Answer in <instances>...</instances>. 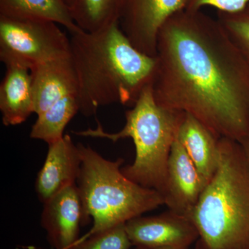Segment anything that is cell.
I'll list each match as a JSON object with an SVG mask.
<instances>
[{
  "instance_id": "obj_21",
  "label": "cell",
  "mask_w": 249,
  "mask_h": 249,
  "mask_svg": "<svg viewBox=\"0 0 249 249\" xmlns=\"http://www.w3.org/2000/svg\"><path fill=\"white\" fill-rule=\"evenodd\" d=\"M242 147L244 154H245L246 158L248 160L249 163V133L245 139H244L242 142H239Z\"/></svg>"
},
{
  "instance_id": "obj_1",
  "label": "cell",
  "mask_w": 249,
  "mask_h": 249,
  "mask_svg": "<svg viewBox=\"0 0 249 249\" xmlns=\"http://www.w3.org/2000/svg\"><path fill=\"white\" fill-rule=\"evenodd\" d=\"M152 87L161 107L182 111L217 138L240 142L249 133V65L217 19L184 9L157 39Z\"/></svg>"
},
{
  "instance_id": "obj_14",
  "label": "cell",
  "mask_w": 249,
  "mask_h": 249,
  "mask_svg": "<svg viewBox=\"0 0 249 249\" xmlns=\"http://www.w3.org/2000/svg\"><path fill=\"white\" fill-rule=\"evenodd\" d=\"M178 139L208 185L219 163V138L190 114H185Z\"/></svg>"
},
{
  "instance_id": "obj_18",
  "label": "cell",
  "mask_w": 249,
  "mask_h": 249,
  "mask_svg": "<svg viewBox=\"0 0 249 249\" xmlns=\"http://www.w3.org/2000/svg\"><path fill=\"white\" fill-rule=\"evenodd\" d=\"M132 246L125 224H122L92 235H85L70 249H131Z\"/></svg>"
},
{
  "instance_id": "obj_10",
  "label": "cell",
  "mask_w": 249,
  "mask_h": 249,
  "mask_svg": "<svg viewBox=\"0 0 249 249\" xmlns=\"http://www.w3.org/2000/svg\"><path fill=\"white\" fill-rule=\"evenodd\" d=\"M87 224L77 185L68 187L44 204L41 225L55 249H70L79 240L80 226Z\"/></svg>"
},
{
  "instance_id": "obj_7",
  "label": "cell",
  "mask_w": 249,
  "mask_h": 249,
  "mask_svg": "<svg viewBox=\"0 0 249 249\" xmlns=\"http://www.w3.org/2000/svg\"><path fill=\"white\" fill-rule=\"evenodd\" d=\"M185 8L186 0H125L119 23L136 48L156 56L160 29L171 16Z\"/></svg>"
},
{
  "instance_id": "obj_16",
  "label": "cell",
  "mask_w": 249,
  "mask_h": 249,
  "mask_svg": "<svg viewBox=\"0 0 249 249\" xmlns=\"http://www.w3.org/2000/svg\"><path fill=\"white\" fill-rule=\"evenodd\" d=\"M77 91L68 93L52 107L37 116L30 137L43 141L48 145L61 140L67 124L79 112Z\"/></svg>"
},
{
  "instance_id": "obj_13",
  "label": "cell",
  "mask_w": 249,
  "mask_h": 249,
  "mask_svg": "<svg viewBox=\"0 0 249 249\" xmlns=\"http://www.w3.org/2000/svg\"><path fill=\"white\" fill-rule=\"evenodd\" d=\"M6 71L0 85V111L5 126L25 122L34 113L32 76L27 67L6 65Z\"/></svg>"
},
{
  "instance_id": "obj_20",
  "label": "cell",
  "mask_w": 249,
  "mask_h": 249,
  "mask_svg": "<svg viewBox=\"0 0 249 249\" xmlns=\"http://www.w3.org/2000/svg\"><path fill=\"white\" fill-rule=\"evenodd\" d=\"M248 6L249 0H186L185 9L199 11L204 6H211L220 12L233 14L243 11Z\"/></svg>"
},
{
  "instance_id": "obj_4",
  "label": "cell",
  "mask_w": 249,
  "mask_h": 249,
  "mask_svg": "<svg viewBox=\"0 0 249 249\" xmlns=\"http://www.w3.org/2000/svg\"><path fill=\"white\" fill-rule=\"evenodd\" d=\"M185 114L160 106L154 96L151 84L142 91L134 106L126 111L125 124L119 132H106L98 123L96 129L73 133L82 137L107 139L113 142L132 139L135 146V159L132 164L122 167L121 171L131 181L162 195L170 153Z\"/></svg>"
},
{
  "instance_id": "obj_5",
  "label": "cell",
  "mask_w": 249,
  "mask_h": 249,
  "mask_svg": "<svg viewBox=\"0 0 249 249\" xmlns=\"http://www.w3.org/2000/svg\"><path fill=\"white\" fill-rule=\"evenodd\" d=\"M82 165L77 187L85 219L93 221L87 235L125 224L165 204L160 192L131 181L121 171L124 160H107L91 147L78 144Z\"/></svg>"
},
{
  "instance_id": "obj_8",
  "label": "cell",
  "mask_w": 249,
  "mask_h": 249,
  "mask_svg": "<svg viewBox=\"0 0 249 249\" xmlns=\"http://www.w3.org/2000/svg\"><path fill=\"white\" fill-rule=\"evenodd\" d=\"M125 229L134 247L189 249L199 238L189 218L169 209L157 215L133 218L125 223Z\"/></svg>"
},
{
  "instance_id": "obj_2",
  "label": "cell",
  "mask_w": 249,
  "mask_h": 249,
  "mask_svg": "<svg viewBox=\"0 0 249 249\" xmlns=\"http://www.w3.org/2000/svg\"><path fill=\"white\" fill-rule=\"evenodd\" d=\"M70 57L79 112L88 117L113 103L134 106L152 84L157 67V56L136 48L119 22L96 32L82 31L71 35Z\"/></svg>"
},
{
  "instance_id": "obj_19",
  "label": "cell",
  "mask_w": 249,
  "mask_h": 249,
  "mask_svg": "<svg viewBox=\"0 0 249 249\" xmlns=\"http://www.w3.org/2000/svg\"><path fill=\"white\" fill-rule=\"evenodd\" d=\"M217 19L249 65V6L233 14L217 11Z\"/></svg>"
},
{
  "instance_id": "obj_9",
  "label": "cell",
  "mask_w": 249,
  "mask_h": 249,
  "mask_svg": "<svg viewBox=\"0 0 249 249\" xmlns=\"http://www.w3.org/2000/svg\"><path fill=\"white\" fill-rule=\"evenodd\" d=\"M206 186L177 138L170 153L166 182L162 193L165 206L190 219Z\"/></svg>"
},
{
  "instance_id": "obj_22",
  "label": "cell",
  "mask_w": 249,
  "mask_h": 249,
  "mask_svg": "<svg viewBox=\"0 0 249 249\" xmlns=\"http://www.w3.org/2000/svg\"><path fill=\"white\" fill-rule=\"evenodd\" d=\"M134 249H189L181 248H173V247H135Z\"/></svg>"
},
{
  "instance_id": "obj_17",
  "label": "cell",
  "mask_w": 249,
  "mask_h": 249,
  "mask_svg": "<svg viewBox=\"0 0 249 249\" xmlns=\"http://www.w3.org/2000/svg\"><path fill=\"white\" fill-rule=\"evenodd\" d=\"M125 0H75L70 7L75 22L93 33L120 22Z\"/></svg>"
},
{
  "instance_id": "obj_6",
  "label": "cell",
  "mask_w": 249,
  "mask_h": 249,
  "mask_svg": "<svg viewBox=\"0 0 249 249\" xmlns=\"http://www.w3.org/2000/svg\"><path fill=\"white\" fill-rule=\"evenodd\" d=\"M70 55V38L56 23L0 16V60L31 70Z\"/></svg>"
},
{
  "instance_id": "obj_15",
  "label": "cell",
  "mask_w": 249,
  "mask_h": 249,
  "mask_svg": "<svg viewBox=\"0 0 249 249\" xmlns=\"http://www.w3.org/2000/svg\"><path fill=\"white\" fill-rule=\"evenodd\" d=\"M0 16L56 23L71 35L83 31L75 22L65 0H0Z\"/></svg>"
},
{
  "instance_id": "obj_23",
  "label": "cell",
  "mask_w": 249,
  "mask_h": 249,
  "mask_svg": "<svg viewBox=\"0 0 249 249\" xmlns=\"http://www.w3.org/2000/svg\"><path fill=\"white\" fill-rule=\"evenodd\" d=\"M65 1L69 5L70 7H71L73 3H74L75 0H65Z\"/></svg>"
},
{
  "instance_id": "obj_3",
  "label": "cell",
  "mask_w": 249,
  "mask_h": 249,
  "mask_svg": "<svg viewBox=\"0 0 249 249\" xmlns=\"http://www.w3.org/2000/svg\"><path fill=\"white\" fill-rule=\"evenodd\" d=\"M190 219L196 249H249V163L238 142L219 139L217 169Z\"/></svg>"
},
{
  "instance_id": "obj_12",
  "label": "cell",
  "mask_w": 249,
  "mask_h": 249,
  "mask_svg": "<svg viewBox=\"0 0 249 249\" xmlns=\"http://www.w3.org/2000/svg\"><path fill=\"white\" fill-rule=\"evenodd\" d=\"M34 113H43L68 93L77 91L70 55L40 64L31 70Z\"/></svg>"
},
{
  "instance_id": "obj_11",
  "label": "cell",
  "mask_w": 249,
  "mask_h": 249,
  "mask_svg": "<svg viewBox=\"0 0 249 249\" xmlns=\"http://www.w3.org/2000/svg\"><path fill=\"white\" fill-rule=\"evenodd\" d=\"M81 165L79 147L68 134L49 145L45 163L36 181V191L41 202L45 204L65 188L76 185Z\"/></svg>"
}]
</instances>
